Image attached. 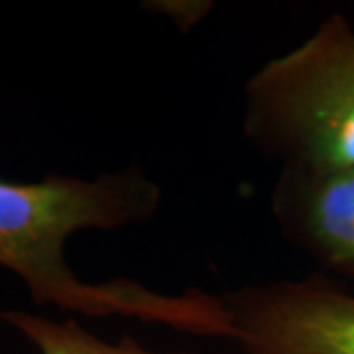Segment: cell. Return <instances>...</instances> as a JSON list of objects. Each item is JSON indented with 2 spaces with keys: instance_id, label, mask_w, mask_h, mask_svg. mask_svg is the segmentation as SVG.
I'll return each mask as SVG.
<instances>
[{
  "instance_id": "6da1fadb",
  "label": "cell",
  "mask_w": 354,
  "mask_h": 354,
  "mask_svg": "<svg viewBox=\"0 0 354 354\" xmlns=\"http://www.w3.org/2000/svg\"><path fill=\"white\" fill-rule=\"evenodd\" d=\"M160 205V185L136 164L93 179L57 174L28 183L0 179V266L24 281L38 305L87 317H132L195 337L234 341L232 315L221 295L195 288L171 295L128 278L88 283L67 264L71 234L146 225Z\"/></svg>"
},
{
  "instance_id": "7a4b0ae2",
  "label": "cell",
  "mask_w": 354,
  "mask_h": 354,
  "mask_svg": "<svg viewBox=\"0 0 354 354\" xmlns=\"http://www.w3.org/2000/svg\"><path fill=\"white\" fill-rule=\"evenodd\" d=\"M242 130L281 167H354V28L342 14L252 73Z\"/></svg>"
},
{
  "instance_id": "3957f363",
  "label": "cell",
  "mask_w": 354,
  "mask_h": 354,
  "mask_svg": "<svg viewBox=\"0 0 354 354\" xmlns=\"http://www.w3.org/2000/svg\"><path fill=\"white\" fill-rule=\"evenodd\" d=\"M246 354H354V295L330 279L270 281L221 295Z\"/></svg>"
},
{
  "instance_id": "277c9868",
  "label": "cell",
  "mask_w": 354,
  "mask_h": 354,
  "mask_svg": "<svg viewBox=\"0 0 354 354\" xmlns=\"http://www.w3.org/2000/svg\"><path fill=\"white\" fill-rule=\"evenodd\" d=\"M270 207L290 246L323 270L354 279V167H279Z\"/></svg>"
},
{
  "instance_id": "5b68a950",
  "label": "cell",
  "mask_w": 354,
  "mask_h": 354,
  "mask_svg": "<svg viewBox=\"0 0 354 354\" xmlns=\"http://www.w3.org/2000/svg\"><path fill=\"white\" fill-rule=\"evenodd\" d=\"M0 321L20 330L36 346L39 354H158L144 348L128 335H124L118 342L102 341L93 333H88L85 327H81L73 319L51 321L36 313L0 309Z\"/></svg>"
}]
</instances>
